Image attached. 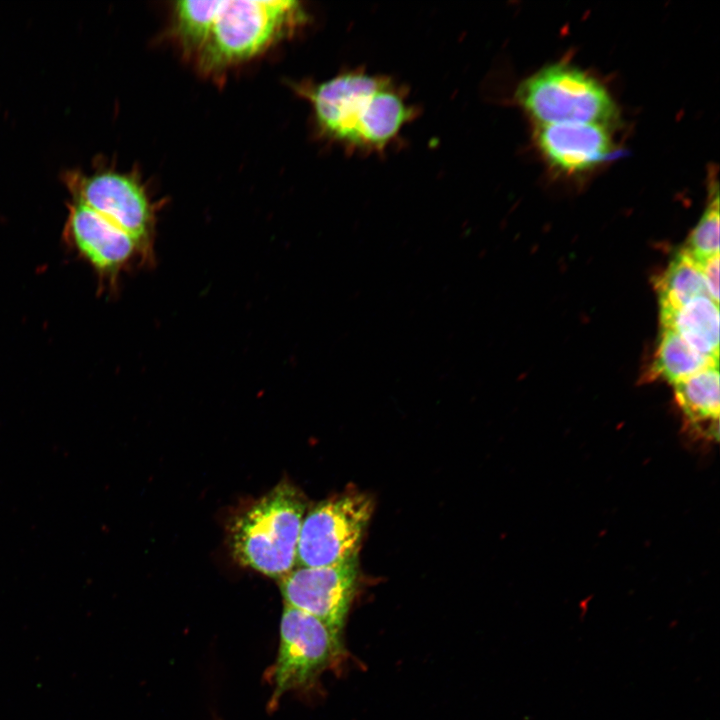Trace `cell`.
<instances>
[{"label":"cell","mask_w":720,"mask_h":720,"mask_svg":"<svg viewBox=\"0 0 720 720\" xmlns=\"http://www.w3.org/2000/svg\"><path fill=\"white\" fill-rule=\"evenodd\" d=\"M536 138L547 159L567 172L596 165L607 157L612 144L606 126L594 123L540 124Z\"/></svg>","instance_id":"obj_10"},{"label":"cell","mask_w":720,"mask_h":720,"mask_svg":"<svg viewBox=\"0 0 720 720\" xmlns=\"http://www.w3.org/2000/svg\"><path fill=\"white\" fill-rule=\"evenodd\" d=\"M307 503L293 485L282 482L240 513L230 529L236 560L281 579L294 569Z\"/></svg>","instance_id":"obj_2"},{"label":"cell","mask_w":720,"mask_h":720,"mask_svg":"<svg viewBox=\"0 0 720 720\" xmlns=\"http://www.w3.org/2000/svg\"><path fill=\"white\" fill-rule=\"evenodd\" d=\"M717 364L718 360L698 353L678 333L663 328L652 371L674 385L708 366Z\"/></svg>","instance_id":"obj_14"},{"label":"cell","mask_w":720,"mask_h":720,"mask_svg":"<svg viewBox=\"0 0 720 720\" xmlns=\"http://www.w3.org/2000/svg\"><path fill=\"white\" fill-rule=\"evenodd\" d=\"M65 239L104 279L115 281L136 253L135 241L122 229L72 200L64 227Z\"/></svg>","instance_id":"obj_9"},{"label":"cell","mask_w":720,"mask_h":720,"mask_svg":"<svg viewBox=\"0 0 720 720\" xmlns=\"http://www.w3.org/2000/svg\"><path fill=\"white\" fill-rule=\"evenodd\" d=\"M684 249L698 262L719 254V196L717 185L704 214L689 235Z\"/></svg>","instance_id":"obj_16"},{"label":"cell","mask_w":720,"mask_h":720,"mask_svg":"<svg viewBox=\"0 0 720 720\" xmlns=\"http://www.w3.org/2000/svg\"><path fill=\"white\" fill-rule=\"evenodd\" d=\"M302 16L290 0H223L198 52L202 69L214 71L248 59L294 26Z\"/></svg>","instance_id":"obj_3"},{"label":"cell","mask_w":720,"mask_h":720,"mask_svg":"<svg viewBox=\"0 0 720 720\" xmlns=\"http://www.w3.org/2000/svg\"><path fill=\"white\" fill-rule=\"evenodd\" d=\"M321 131L351 150L383 151L413 118L399 86L360 69L305 89Z\"/></svg>","instance_id":"obj_1"},{"label":"cell","mask_w":720,"mask_h":720,"mask_svg":"<svg viewBox=\"0 0 720 720\" xmlns=\"http://www.w3.org/2000/svg\"><path fill=\"white\" fill-rule=\"evenodd\" d=\"M698 263L710 298L719 304V254Z\"/></svg>","instance_id":"obj_17"},{"label":"cell","mask_w":720,"mask_h":720,"mask_svg":"<svg viewBox=\"0 0 720 720\" xmlns=\"http://www.w3.org/2000/svg\"><path fill=\"white\" fill-rule=\"evenodd\" d=\"M373 509L368 494L351 488L315 505L302 522L297 561L320 567L358 557Z\"/></svg>","instance_id":"obj_6"},{"label":"cell","mask_w":720,"mask_h":720,"mask_svg":"<svg viewBox=\"0 0 720 720\" xmlns=\"http://www.w3.org/2000/svg\"><path fill=\"white\" fill-rule=\"evenodd\" d=\"M345 656L341 633L285 604L278 654L269 672L273 688L269 708L273 710L287 692L312 688L325 671L336 668Z\"/></svg>","instance_id":"obj_4"},{"label":"cell","mask_w":720,"mask_h":720,"mask_svg":"<svg viewBox=\"0 0 720 720\" xmlns=\"http://www.w3.org/2000/svg\"><path fill=\"white\" fill-rule=\"evenodd\" d=\"M719 304L699 296L677 308L660 309L663 328L678 333L694 350L719 360Z\"/></svg>","instance_id":"obj_11"},{"label":"cell","mask_w":720,"mask_h":720,"mask_svg":"<svg viewBox=\"0 0 720 720\" xmlns=\"http://www.w3.org/2000/svg\"><path fill=\"white\" fill-rule=\"evenodd\" d=\"M711 365L694 375L674 384L676 401L684 416L701 433L705 426L709 439H718L720 409L719 369Z\"/></svg>","instance_id":"obj_12"},{"label":"cell","mask_w":720,"mask_h":720,"mask_svg":"<svg viewBox=\"0 0 720 720\" xmlns=\"http://www.w3.org/2000/svg\"><path fill=\"white\" fill-rule=\"evenodd\" d=\"M64 182L71 200L87 206L126 232L141 255L151 253L152 207L133 176L110 169L98 168L91 173L71 170L64 174Z\"/></svg>","instance_id":"obj_7"},{"label":"cell","mask_w":720,"mask_h":720,"mask_svg":"<svg viewBox=\"0 0 720 720\" xmlns=\"http://www.w3.org/2000/svg\"><path fill=\"white\" fill-rule=\"evenodd\" d=\"M660 309L682 306L699 296H709L699 263L683 248L657 280Z\"/></svg>","instance_id":"obj_13"},{"label":"cell","mask_w":720,"mask_h":720,"mask_svg":"<svg viewBox=\"0 0 720 720\" xmlns=\"http://www.w3.org/2000/svg\"><path fill=\"white\" fill-rule=\"evenodd\" d=\"M223 0H184L176 3V34L183 46L198 51L204 44Z\"/></svg>","instance_id":"obj_15"},{"label":"cell","mask_w":720,"mask_h":720,"mask_svg":"<svg viewBox=\"0 0 720 720\" xmlns=\"http://www.w3.org/2000/svg\"><path fill=\"white\" fill-rule=\"evenodd\" d=\"M516 98L540 124L580 122L606 126L616 112L601 83L567 64L550 65L536 72L520 84Z\"/></svg>","instance_id":"obj_5"},{"label":"cell","mask_w":720,"mask_h":720,"mask_svg":"<svg viewBox=\"0 0 720 720\" xmlns=\"http://www.w3.org/2000/svg\"><path fill=\"white\" fill-rule=\"evenodd\" d=\"M358 575V557L328 566H301L280 579V590L286 605L342 634L357 592Z\"/></svg>","instance_id":"obj_8"}]
</instances>
